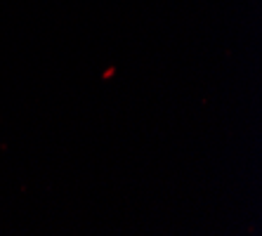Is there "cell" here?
<instances>
[{"instance_id": "cell-1", "label": "cell", "mask_w": 262, "mask_h": 236, "mask_svg": "<svg viewBox=\"0 0 262 236\" xmlns=\"http://www.w3.org/2000/svg\"><path fill=\"white\" fill-rule=\"evenodd\" d=\"M111 76H116V67H109V69H106V71L102 73V80H109Z\"/></svg>"}]
</instances>
